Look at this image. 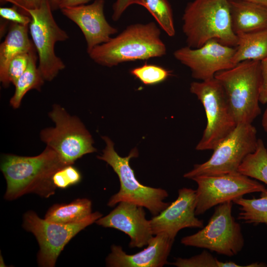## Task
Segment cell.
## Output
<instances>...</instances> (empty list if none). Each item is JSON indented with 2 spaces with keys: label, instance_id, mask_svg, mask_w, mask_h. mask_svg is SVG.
Returning <instances> with one entry per match:
<instances>
[{
  "label": "cell",
  "instance_id": "obj_1",
  "mask_svg": "<svg viewBox=\"0 0 267 267\" xmlns=\"http://www.w3.org/2000/svg\"><path fill=\"white\" fill-rule=\"evenodd\" d=\"M67 165L48 146L35 156L3 155L0 170L7 185L4 198L12 200L29 193L48 198L55 193L56 188L52 180L53 175Z\"/></svg>",
  "mask_w": 267,
  "mask_h": 267
},
{
  "label": "cell",
  "instance_id": "obj_2",
  "mask_svg": "<svg viewBox=\"0 0 267 267\" xmlns=\"http://www.w3.org/2000/svg\"><path fill=\"white\" fill-rule=\"evenodd\" d=\"M160 36V29L154 22L132 24L88 53L94 62L108 67L124 62L160 57L167 53Z\"/></svg>",
  "mask_w": 267,
  "mask_h": 267
},
{
  "label": "cell",
  "instance_id": "obj_3",
  "mask_svg": "<svg viewBox=\"0 0 267 267\" xmlns=\"http://www.w3.org/2000/svg\"><path fill=\"white\" fill-rule=\"evenodd\" d=\"M187 46L198 48L211 40L236 47L238 38L231 23L229 0H193L182 17Z\"/></svg>",
  "mask_w": 267,
  "mask_h": 267
},
{
  "label": "cell",
  "instance_id": "obj_4",
  "mask_svg": "<svg viewBox=\"0 0 267 267\" xmlns=\"http://www.w3.org/2000/svg\"><path fill=\"white\" fill-rule=\"evenodd\" d=\"M102 138L106 145L102 154L97 158L112 168L120 183L119 191L110 198L107 206L112 207L121 202H131L146 208L153 216L166 208L170 204L164 201L169 196L168 192L161 188L143 185L135 177L130 160L138 156L136 148L133 149L128 156L121 157L115 150L113 141L107 136Z\"/></svg>",
  "mask_w": 267,
  "mask_h": 267
},
{
  "label": "cell",
  "instance_id": "obj_5",
  "mask_svg": "<svg viewBox=\"0 0 267 267\" xmlns=\"http://www.w3.org/2000/svg\"><path fill=\"white\" fill-rule=\"evenodd\" d=\"M222 86L237 124H252L260 114V61L246 60L214 77Z\"/></svg>",
  "mask_w": 267,
  "mask_h": 267
},
{
  "label": "cell",
  "instance_id": "obj_6",
  "mask_svg": "<svg viewBox=\"0 0 267 267\" xmlns=\"http://www.w3.org/2000/svg\"><path fill=\"white\" fill-rule=\"evenodd\" d=\"M190 91L202 104L207 125L197 150H213L237 126L224 89L215 77L190 84Z\"/></svg>",
  "mask_w": 267,
  "mask_h": 267
},
{
  "label": "cell",
  "instance_id": "obj_7",
  "mask_svg": "<svg viewBox=\"0 0 267 267\" xmlns=\"http://www.w3.org/2000/svg\"><path fill=\"white\" fill-rule=\"evenodd\" d=\"M48 116L55 126L42 130L41 139L66 164L73 165L84 155L96 151L91 134L78 117L71 115L57 104L52 106Z\"/></svg>",
  "mask_w": 267,
  "mask_h": 267
},
{
  "label": "cell",
  "instance_id": "obj_8",
  "mask_svg": "<svg viewBox=\"0 0 267 267\" xmlns=\"http://www.w3.org/2000/svg\"><path fill=\"white\" fill-rule=\"evenodd\" d=\"M257 130L252 124H237L234 130L214 149L207 161L196 164L185 178L214 176L238 172L245 157L256 149Z\"/></svg>",
  "mask_w": 267,
  "mask_h": 267
},
{
  "label": "cell",
  "instance_id": "obj_9",
  "mask_svg": "<svg viewBox=\"0 0 267 267\" xmlns=\"http://www.w3.org/2000/svg\"><path fill=\"white\" fill-rule=\"evenodd\" d=\"M232 205L229 201L217 205L207 225L196 233L182 238L181 243L228 257L238 254L245 240L240 224L232 215Z\"/></svg>",
  "mask_w": 267,
  "mask_h": 267
},
{
  "label": "cell",
  "instance_id": "obj_10",
  "mask_svg": "<svg viewBox=\"0 0 267 267\" xmlns=\"http://www.w3.org/2000/svg\"><path fill=\"white\" fill-rule=\"evenodd\" d=\"M48 0L37 8L26 9L31 21L29 29L39 59L38 68L44 80L51 81L65 65L55 53L54 46L58 42L69 39L67 33L56 23L52 15Z\"/></svg>",
  "mask_w": 267,
  "mask_h": 267
},
{
  "label": "cell",
  "instance_id": "obj_11",
  "mask_svg": "<svg viewBox=\"0 0 267 267\" xmlns=\"http://www.w3.org/2000/svg\"><path fill=\"white\" fill-rule=\"evenodd\" d=\"M102 214L91 213L84 220L72 223L62 224L41 219L29 211L23 217V227L32 232L40 246L38 263L43 267H54L57 259L68 242L80 231L95 222Z\"/></svg>",
  "mask_w": 267,
  "mask_h": 267
},
{
  "label": "cell",
  "instance_id": "obj_12",
  "mask_svg": "<svg viewBox=\"0 0 267 267\" xmlns=\"http://www.w3.org/2000/svg\"><path fill=\"white\" fill-rule=\"evenodd\" d=\"M197 184L196 216L202 215L211 208L243 197L261 192L266 186L257 180L239 172L214 176H198L192 179Z\"/></svg>",
  "mask_w": 267,
  "mask_h": 267
},
{
  "label": "cell",
  "instance_id": "obj_13",
  "mask_svg": "<svg viewBox=\"0 0 267 267\" xmlns=\"http://www.w3.org/2000/svg\"><path fill=\"white\" fill-rule=\"evenodd\" d=\"M235 52V47L211 40L198 48L187 45L181 47L173 54L177 60L190 69L193 78L203 81L214 78L218 72L234 67L232 58Z\"/></svg>",
  "mask_w": 267,
  "mask_h": 267
},
{
  "label": "cell",
  "instance_id": "obj_14",
  "mask_svg": "<svg viewBox=\"0 0 267 267\" xmlns=\"http://www.w3.org/2000/svg\"><path fill=\"white\" fill-rule=\"evenodd\" d=\"M196 190L179 189L176 200L150 220L153 234H165L175 240L178 231L184 228H202L203 221L196 217Z\"/></svg>",
  "mask_w": 267,
  "mask_h": 267
},
{
  "label": "cell",
  "instance_id": "obj_15",
  "mask_svg": "<svg viewBox=\"0 0 267 267\" xmlns=\"http://www.w3.org/2000/svg\"><path fill=\"white\" fill-rule=\"evenodd\" d=\"M95 223L105 227L121 231L131 239L130 248L147 246L153 237L150 220L146 218L144 207L129 202H121L108 215Z\"/></svg>",
  "mask_w": 267,
  "mask_h": 267
},
{
  "label": "cell",
  "instance_id": "obj_16",
  "mask_svg": "<svg viewBox=\"0 0 267 267\" xmlns=\"http://www.w3.org/2000/svg\"><path fill=\"white\" fill-rule=\"evenodd\" d=\"M104 0H95L88 5L60 9L62 13L82 31L87 44V52L108 42L118 30L107 21L104 14Z\"/></svg>",
  "mask_w": 267,
  "mask_h": 267
},
{
  "label": "cell",
  "instance_id": "obj_17",
  "mask_svg": "<svg viewBox=\"0 0 267 267\" xmlns=\"http://www.w3.org/2000/svg\"><path fill=\"white\" fill-rule=\"evenodd\" d=\"M174 240L165 234L154 235L147 247L130 255L119 245H112L111 252L106 258L109 267H162L168 264V258Z\"/></svg>",
  "mask_w": 267,
  "mask_h": 267
},
{
  "label": "cell",
  "instance_id": "obj_18",
  "mask_svg": "<svg viewBox=\"0 0 267 267\" xmlns=\"http://www.w3.org/2000/svg\"><path fill=\"white\" fill-rule=\"evenodd\" d=\"M231 27L237 35L267 29V9L243 0H229Z\"/></svg>",
  "mask_w": 267,
  "mask_h": 267
},
{
  "label": "cell",
  "instance_id": "obj_19",
  "mask_svg": "<svg viewBox=\"0 0 267 267\" xmlns=\"http://www.w3.org/2000/svg\"><path fill=\"white\" fill-rule=\"evenodd\" d=\"M29 26L11 23L8 33L0 45V81L7 87L10 84L8 67L10 61L17 55L30 52L36 49L28 36Z\"/></svg>",
  "mask_w": 267,
  "mask_h": 267
},
{
  "label": "cell",
  "instance_id": "obj_20",
  "mask_svg": "<svg viewBox=\"0 0 267 267\" xmlns=\"http://www.w3.org/2000/svg\"><path fill=\"white\" fill-rule=\"evenodd\" d=\"M237 44L233 63L246 60L261 61L267 57V29L237 35Z\"/></svg>",
  "mask_w": 267,
  "mask_h": 267
},
{
  "label": "cell",
  "instance_id": "obj_21",
  "mask_svg": "<svg viewBox=\"0 0 267 267\" xmlns=\"http://www.w3.org/2000/svg\"><path fill=\"white\" fill-rule=\"evenodd\" d=\"M91 213V201L80 198L67 204L54 205L46 212L44 219L58 223H72L84 220Z\"/></svg>",
  "mask_w": 267,
  "mask_h": 267
},
{
  "label": "cell",
  "instance_id": "obj_22",
  "mask_svg": "<svg viewBox=\"0 0 267 267\" xmlns=\"http://www.w3.org/2000/svg\"><path fill=\"white\" fill-rule=\"evenodd\" d=\"M37 59L36 49H35L30 53L26 69L14 85L15 91L9 101L10 105L14 108L20 107L23 97L28 91L34 89L40 90L44 83V79L36 65Z\"/></svg>",
  "mask_w": 267,
  "mask_h": 267
},
{
  "label": "cell",
  "instance_id": "obj_23",
  "mask_svg": "<svg viewBox=\"0 0 267 267\" xmlns=\"http://www.w3.org/2000/svg\"><path fill=\"white\" fill-rule=\"evenodd\" d=\"M260 193L258 198L242 197L232 201L240 207L238 220L246 223L267 225V188Z\"/></svg>",
  "mask_w": 267,
  "mask_h": 267
},
{
  "label": "cell",
  "instance_id": "obj_24",
  "mask_svg": "<svg viewBox=\"0 0 267 267\" xmlns=\"http://www.w3.org/2000/svg\"><path fill=\"white\" fill-rule=\"evenodd\" d=\"M238 171L267 184V149L261 139H258L256 150L245 157Z\"/></svg>",
  "mask_w": 267,
  "mask_h": 267
},
{
  "label": "cell",
  "instance_id": "obj_25",
  "mask_svg": "<svg viewBox=\"0 0 267 267\" xmlns=\"http://www.w3.org/2000/svg\"><path fill=\"white\" fill-rule=\"evenodd\" d=\"M134 4L145 8L168 36L175 35L173 10L168 0H135Z\"/></svg>",
  "mask_w": 267,
  "mask_h": 267
},
{
  "label": "cell",
  "instance_id": "obj_26",
  "mask_svg": "<svg viewBox=\"0 0 267 267\" xmlns=\"http://www.w3.org/2000/svg\"><path fill=\"white\" fill-rule=\"evenodd\" d=\"M130 73L145 85L159 84L171 75L169 70L161 66L146 63L133 68Z\"/></svg>",
  "mask_w": 267,
  "mask_h": 267
},
{
  "label": "cell",
  "instance_id": "obj_27",
  "mask_svg": "<svg viewBox=\"0 0 267 267\" xmlns=\"http://www.w3.org/2000/svg\"><path fill=\"white\" fill-rule=\"evenodd\" d=\"M220 261L206 250L189 258H175L171 263L178 267H219Z\"/></svg>",
  "mask_w": 267,
  "mask_h": 267
},
{
  "label": "cell",
  "instance_id": "obj_28",
  "mask_svg": "<svg viewBox=\"0 0 267 267\" xmlns=\"http://www.w3.org/2000/svg\"><path fill=\"white\" fill-rule=\"evenodd\" d=\"M81 178L78 170L73 165H69L57 171L53 175L52 180L56 187L64 189L78 183Z\"/></svg>",
  "mask_w": 267,
  "mask_h": 267
},
{
  "label": "cell",
  "instance_id": "obj_29",
  "mask_svg": "<svg viewBox=\"0 0 267 267\" xmlns=\"http://www.w3.org/2000/svg\"><path fill=\"white\" fill-rule=\"evenodd\" d=\"M30 53V52H24L17 55L12 59L9 64L8 77L10 83H12L14 86L27 67Z\"/></svg>",
  "mask_w": 267,
  "mask_h": 267
},
{
  "label": "cell",
  "instance_id": "obj_30",
  "mask_svg": "<svg viewBox=\"0 0 267 267\" xmlns=\"http://www.w3.org/2000/svg\"><path fill=\"white\" fill-rule=\"evenodd\" d=\"M0 16L1 18L23 26H29L31 17L21 13L15 5L11 7H0Z\"/></svg>",
  "mask_w": 267,
  "mask_h": 267
},
{
  "label": "cell",
  "instance_id": "obj_31",
  "mask_svg": "<svg viewBox=\"0 0 267 267\" xmlns=\"http://www.w3.org/2000/svg\"><path fill=\"white\" fill-rule=\"evenodd\" d=\"M261 85L259 101L262 104L267 103V57L260 61Z\"/></svg>",
  "mask_w": 267,
  "mask_h": 267
},
{
  "label": "cell",
  "instance_id": "obj_32",
  "mask_svg": "<svg viewBox=\"0 0 267 267\" xmlns=\"http://www.w3.org/2000/svg\"><path fill=\"white\" fill-rule=\"evenodd\" d=\"M45 0H4V4L12 3L18 8L19 10L24 14L26 9H33L39 8Z\"/></svg>",
  "mask_w": 267,
  "mask_h": 267
},
{
  "label": "cell",
  "instance_id": "obj_33",
  "mask_svg": "<svg viewBox=\"0 0 267 267\" xmlns=\"http://www.w3.org/2000/svg\"><path fill=\"white\" fill-rule=\"evenodd\" d=\"M135 0H116L112 6V19L118 21L130 5L134 4Z\"/></svg>",
  "mask_w": 267,
  "mask_h": 267
},
{
  "label": "cell",
  "instance_id": "obj_34",
  "mask_svg": "<svg viewBox=\"0 0 267 267\" xmlns=\"http://www.w3.org/2000/svg\"><path fill=\"white\" fill-rule=\"evenodd\" d=\"M91 0H61L59 9L85 4Z\"/></svg>",
  "mask_w": 267,
  "mask_h": 267
},
{
  "label": "cell",
  "instance_id": "obj_35",
  "mask_svg": "<svg viewBox=\"0 0 267 267\" xmlns=\"http://www.w3.org/2000/svg\"><path fill=\"white\" fill-rule=\"evenodd\" d=\"M262 125L265 132L267 134V106L263 115Z\"/></svg>",
  "mask_w": 267,
  "mask_h": 267
},
{
  "label": "cell",
  "instance_id": "obj_36",
  "mask_svg": "<svg viewBox=\"0 0 267 267\" xmlns=\"http://www.w3.org/2000/svg\"><path fill=\"white\" fill-rule=\"evenodd\" d=\"M48 1L52 11L59 9L61 0H48Z\"/></svg>",
  "mask_w": 267,
  "mask_h": 267
},
{
  "label": "cell",
  "instance_id": "obj_37",
  "mask_svg": "<svg viewBox=\"0 0 267 267\" xmlns=\"http://www.w3.org/2000/svg\"><path fill=\"white\" fill-rule=\"evenodd\" d=\"M257 4L267 9V0H243Z\"/></svg>",
  "mask_w": 267,
  "mask_h": 267
},
{
  "label": "cell",
  "instance_id": "obj_38",
  "mask_svg": "<svg viewBox=\"0 0 267 267\" xmlns=\"http://www.w3.org/2000/svg\"><path fill=\"white\" fill-rule=\"evenodd\" d=\"M267 265L263 262H254L247 266L245 267H267Z\"/></svg>",
  "mask_w": 267,
  "mask_h": 267
},
{
  "label": "cell",
  "instance_id": "obj_39",
  "mask_svg": "<svg viewBox=\"0 0 267 267\" xmlns=\"http://www.w3.org/2000/svg\"><path fill=\"white\" fill-rule=\"evenodd\" d=\"M4 0H0V2L1 4H3Z\"/></svg>",
  "mask_w": 267,
  "mask_h": 267
}]
</instances>
